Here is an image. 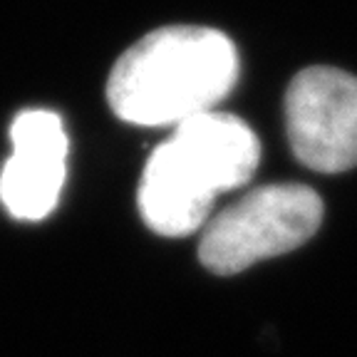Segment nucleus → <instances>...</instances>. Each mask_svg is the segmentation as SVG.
Masks as SVG:
<instances>
[{
	"mask_svg": "<svg viewBox=\"0 0 357 357\" xmlns=\"http://www.w3.org/2000/svg\"><path fill=\"white\" fill-rule=\"evenodd\" d=\"M238 77L229 35L201 25L151 30L119 55L107 79V102L122 122L176 127L216 112Z\"/></svg>",
	"mask_w": 357,
	"mask_h": 357,
	"instance_id": "1",
	"label": "nucleus"
},
{
	"mask_svg": "<svg viewBox=\"0 0 357 357\" xmlns=\"http://www.w3.org/2000/svg\"><path fill=\"white\" fill-rule=\"evenodd\" d=\"M261 162V144L243 119L208 112L176 124L154 149L139 186V211L154 234L189 236L206 226L223 191L248 184Z\"/></svg>",
	"mask_w": 357,
	"mask_h": 357,
	"instance_id": "2",
	"label": "nucleus"
},
{
	"mask_svg": "<svg viewBox=\"0 0 357 357\" xmlns=\"http://www.w3.org/2000/svg\"><path fill=\"white\" fill-rule=\"evenodd\" d=\"M320 221L323 199L310 186H261L208 223L199 258L211 273H241L263 258L296 251L320 229Z\"/></svg>",
	"mask_w": 357,
	"mask_h": 357,
	"instance_id": "3",
	"label": "nucleus"
},
{
	"mask_svg": "<svg viewBox=\"0 0 357 357\" xmlns=\"http://www.w3.org/2000/svg\"><path fill=\"white\" fill-rule=\"evenodd\" d=\"M290 149L312 172L357 167V77L337 67H307L285 92Z\"/></svg>",
	"mask_w": 357,
	"mask_h": 357,
	"instance_id": "4",
	"label": "nucleus"
},
{
	"mask_svg": "<svg viewBox=\"0 0 357 357\" xmlns=\"http://www.w3.org/2000/svg\"><path fill=\"white\" fill-rule=\"evenodd\" d=\"M13 154L0 172V199L15 218L40 221L65 184L67 134L55 112H20L10 127Z\"/></svg>",
	"mask_w": 357,
	"mask_h": 357,
	"instance_id": "5",
	"label": "nucleus"
}]
</instances>
